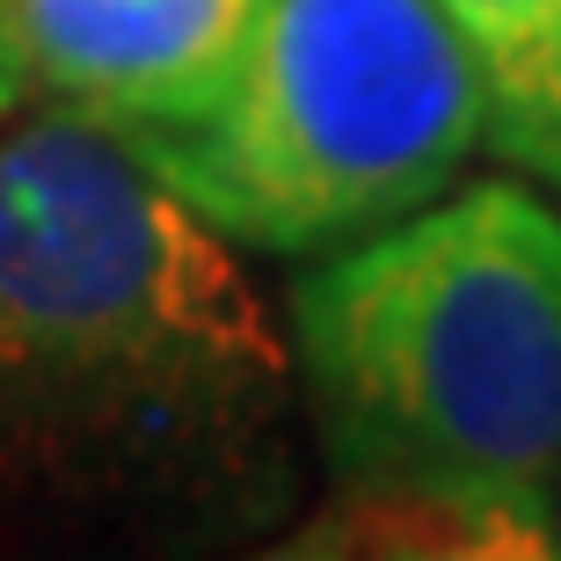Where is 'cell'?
Here are the masks:
<instances>
[{
	"label": "cell",
	"mask_w": 561,
	"mask_h": 561,
	"mask_svg": "<svg viewBox=\"0 0 561 561\" xmlns=\"http://www.w3.org/2000/svg\"><path fill=\"white\" fill-rule=\"evenodd\" d=\"M291 343L241 249L117 131H0V481L95 511L263 518L285 496Z\"/></svg>",
	"instance_id": "6da1fadb"
},
{
	"label": "cell",
	"mask_w": 561,
	"mask_h": 561,
	"mask_svg": "<svg viewBox=\"0 0 561 561\" xmlns=\"http://www.w3.org/2000/svg\"><path fill=\"white\" fill-rule=\"evenodd\" d=\"M291 373L335 474L313 547L561 554V211L445 190L291 285Z\"/></svg>",
	"instance_id": "7a4b0ae2"
},
{
	"label": "cell",
	"mask_w": 561,
	"mask_h": 561,
	"mask_svg": "<svg viewBox=\"0 0 561 561\" xmlns=\"http://www.w3.org/2000/svg\"><path fill=\"white\" fill-rule=\"evenodd\" d=\"M481 125L437 0H255L219 95L125 146L233 249L329 255L445 197Z\"/></svg>",
	"instance_id": "3957f363"
},
{
	"label": "cell",
	"mask_w": 561,
	"mask_h": 561,
	"mask_svg": "<svg viewBox=\"0 0 561 561\" xmlns=\"http://www.w3.org/2000/svg\"><path fill=\"white\" fill-rule=\"evenodd\" d=\"M255 0H0V117L30 95L146 139L219 95Z\"/></svg>",
	"instance_id": "277c9868"
},
{
	"label": "cell",
	"mask_w": 561,
	"mask_h": 561,
	"mask_svg": "<svg viewBox=\"0 0 561 561\" xmlns=\"http://www.w3.org/2000/svg\"><path fill=\"white\" fill-rule=\"evenodd\" d=\"M481 81V146L561 190V0H437Z\"/></svg>",
	"instance_id": "5b68a950"
},
{
	"label": "cell",
	"mask_w": 561,
	"mask_h": 561,
	"mask_svg": "<svg viewBox=\"0 0 561 561\" xmlns=\"http://www.w3.org/2000/svg\"><path fill=\"white\" fill-rule=\"evenodd\" d=\"M554 525H561V467H554Z\"/></svg>",
	"instance_id": "8992f818"
}]
</instances>
